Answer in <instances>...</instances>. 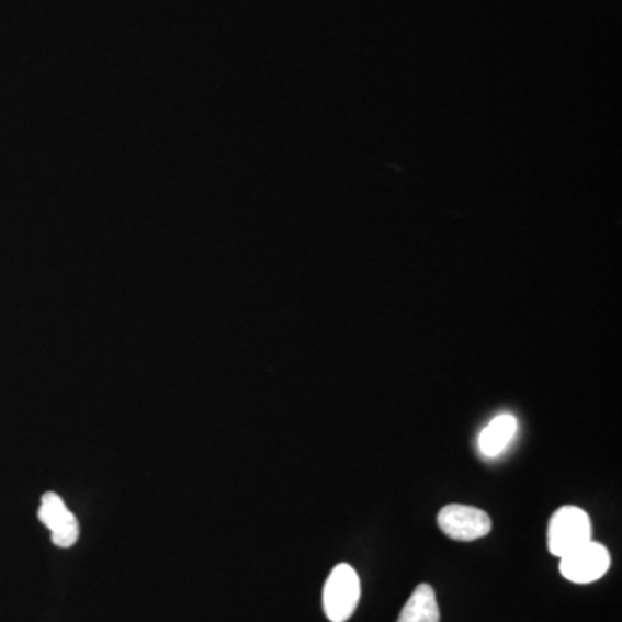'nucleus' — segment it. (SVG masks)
<instances>
[{
    "mask_svg": "<svg viewBox=\"0 0 622 622\" xmlns=\"http://www.w3.org/2000/svg\"><path fill=\"white\" fill-rule=\"evenodd\" d=\"M360 593H362V586H360L357 570L348 564L333 567L324 585V595H321L327 619L330 622L348 621L359 607Z\"/></svg>",
    "mask_w": 622,
    "mask_h": 622,
    "instance_id": "f257e3e1",
    "label": "nucleus"
},
{
    "mask_svg": "<svg viewBox=\"0 0 622 622\" xmlns=\"http://www.w3.org/2000/svg\"><path fill=\"white\" fill-rule=\"evenodd\" d=\"M591 541V519L579 507H562L553 513L549 524V549L552 555L562 558Z\"/></svg>",
    "mask_w": 622,
    "mask_h": 622,
    "instance_id": "f03ea898",
    "label": "nucleus"
},
{
    "mask_svg": "<svg viewBox=\"0 0 622 622\" xmlns=\"http://www.w3.org/2000/svg\"><path fill=\"white\" fill-rule=\"evenodd\" d=\"M610 567V553L602 543L588 541L561 558L562 576L576 585H590L606 576Z\"/></svg>",
    "mask_w": 622,
    "mask_h": 622,
    "instance_id": "7ed1b4c3",
    "label": "nucleus"
},
{
    "mask_svg": "<svg viewBox=\"0 0 622 622\" xmlns=\"http://www.w3.org/2000/svg\"><path fill=\"white\" fill-rule=\"evenodd\" d=\"M438 524L448 538L455 541L479 540L493 528L488 513L468 505H446L438 516Z\"/></svg>",
    "mask_w": 622,
    "mask_h": 622,
    "instance_id": "20e7f679",
    "label": "nucleus"
},
{
    "mask_svg": "<svg viewBox=\"0 0 622 622\" xmlns=\"http://www.w3.org/2000/svg\"><path fill=\"white\" fill-rule=\"evenodd\" d=\"M38 519L53 534V543L59 549H71L80 536V524L75 513L66 507L57 493H45L38 509Z\"/></svg>",
    "mask_w": 622,
    "mask_h": 622,
    "instance_id": "39448f33",
    "label": "nucleus"
},
{
    "mask_svg": "<svg viewBox=\"0 0 622 622\" xmlns=\"http://www.w3.org/2000/svg\"><path fill=\"white\" fill-rule=\"evenodd\" d=\"M519 422L510 414H500L480 431L477 448L486 459H497L507 450L516 438Z\"/></svg>",
    "mask_w": 622,
    "mask_h": 622,
    "instance_id": "423d86ee",
    "label": "nucleus"
},
{
    "mask_svg": "<svg viewBox=\"0 0 622 622\" xmlns=\"http://www.w3.org/2000/svg\"><path fill=\"white\" fill-rule=\"evenodd\" d=\"M398 622H440V607L432 586L419 585L402 609Z\"/></svg>",
    "mask_w": 622,
    "mask_h": 622,
    "instance_id": "0eeeda50",
    "label": "nucleus"
}]
</instances>
